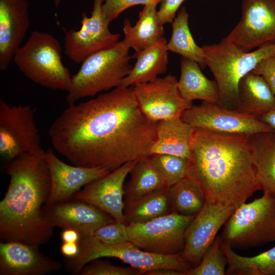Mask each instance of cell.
I'll list each match as a JSON object with an SVG mask.
<instances>
[{
	"label": "cell",
	"mask_w": 275,
	"mask_h": 275,
	"mask_svg": "<svg viewBox=\"0 0 275 275\" xmlns=\"http://www.w3.org/2000/svg\"><path fill=\"white\" fill-rule=\"evenodd\" d=\"M205 63L213 74L219 91L218 104L230 109L238 107V85L262 60L275 52V43L244 52L223 39L202 47Z\"/></svg>",
	"instance_id": "cell-5"
},
{
	"label": "cell",
	"mask_w": 275,
	"mask_h": 275,
	"mask_svg": "<svg viewBox=\"0 0 275 275\" xmlns=\"http://www.w3.org/2000/svg\"><path fill=\"white\" fill-rule=\"evenodd\" d=\"M42 215L53 227L75 230L81 238L92 236L100 227L116 221L96 206L73 199L45 204Z\"/></svg>",
	"instance_id": "cell-16"
},
{
	"label": "cell",
	"mask_w": 275,
	"mask_h": 275,
	"mask_svg": "<svg viewBox=\"0 0 275 275\" xmlns=\"http://www.w3.org/2000/svg\"><path fill=\"white\" fill-rule=\"evenodd\" d=\"M156 4L145 5L139 14L136 24L132 26L128 19L123 22V41L135 52L151 47L163 37V25L157 16Z\"/></svg>",
	"instance_id": "cell-24"
},
{
	"label": "cell",
	"mask_w": 275,
	"mask_h": 275,
	"mask_svg": "<svg viewBox=\"0 0 275 275\" xmlns=\"http://www.w3.org/2000/svg\"><path fill=\"white\" fill-rule=\"evenodd\" d=\"M63 265L41 253L39 246L17 241L0 243V275H45Z\"/></svg>",
	"instance_id": "cell-19"
},
{
	"label": "cell",
	"mask_w": 275,
	"mask_h": 275,
	"mask_svg": "<svg viewBox=\"0 0 275 275\" xmlns=\"http://www.w3.org/2000/svg\"><path fill=\"white\" fill-rule=\"evenodd\" d=\"M249 135L195 130L186 177L198 183L206 201L237 208L261 189Z\"/></svg>",
	"instance_id": "cell-2"
},
{
	"label": "cell",
	"mask_w": 275,
	"mask_h": 275,
	"mask_svg": "<svg viewBox=\"0 0 275 275\" xmlns=\"http://www.w3.org/2000/svg\"><path fill=\"white\" fill-rule=\"evenodd\" d=\"M158 122L143 114L132 86H120L68 105L48 133L53 149L73 165L112 172L150 156Z\"/></svg>",
	"instance_id": "cell-1"
},
{
	"label": "cell",
	"mask_w": 275,
	"mask_h": 275,
	"mask_svg": "<svg viewBox=\"0 0 275 275\" xmlns=\"http://www.w3.org/2000/svg\"><path fill=\"white\" fill-rule=\"evenodd\" d=\"M91 16L81 14V28L78 30L65 31L64 39V53L76 64L81 63L88 56L109 48L119 41L120 34L112 33L109 23L102 11V0H93Z\"/></svg>",
	"instance_id": "cell-14"
},
{
	"label": "cell",
	"mask_w": 275,
	"mask_h": 275,
	"mask_svg": "<svg viewBox=\"0 0 275 275\" xmlns=\"http://www.w3.org/2000/svg\"><path fill=\"white\" fill-rule=\"evenodd\" d=\"M232 248L245 249L275 241V196L267 191L238 207L221 236Z\"/></svg>",
	"instance_id": "cell-8"
},
{
	"label": "cell",
	"mask_w": 275,
	"mask_h": 275,
	"mask_svg": "<svg viewBox=\"0 0 275 275\" xmlns=\"http://www.w3.org/2000/svg\"><path fill=\"white\" fill-rule=\"evenodd\" d=\"M102 11L104 16L110 23L124 11L127 9L138 5L144 6L156 4L161 0H102Z\"/></svg>",
	"instance_id": "cell-36"
},
{
	"label": "cell",
	"mask_w": 275,
	"mask_h": 275,
	"mask_svg": "<svg viewBox=\"0 0 275 275\" xmlns=\"http://www.w3.org/2000/svg\"><path fill=\"white\" fill-rule=\"evenodd\" d=\"M60 251L65 257L68 258H72L78 254L79 246L77 242H63L61 246Z\"/></svg>",
	"instance_id": "cell-39"
},
{
	"label": "cell",
	"mask_w": 275,
	"mask_h": 275,
	"mask_svg": "<svg viewBox=\"0 0 275 275\" xmlns=\"http://www.w3.org/2000/svg\"><path fill=\"white\" fill-rule=\"evenodd\" d=\"M147 275H185L182 272L172 269H159L146 272Z\"/></svg>",
	"instance_id": "cell-42"
},
{
	"label": "cell",
	"mask_w": 275,
	"mask_h": 275,
	"mask_svg": "<svg viewBox=\"0 0 275 275\" xmlns=\"http://www.w3.org/2000/svg\"><path fill=\"white\" fill-rule=\"evenodd\" d=\"M185 0H161L157 16L160 24L173 22L176 12Z\"/></svg>",
	"instance_id": "cell-38"
},
{
	"label": "cell",
	"mask_w": 275,
	"mask_h": 275,
	"mask_svg": "<svg viewBox=\"0 0 275 275\" xmlns=\"http://www.w3.org/2000/svg\"><path fill=\"white\" fill-rule=\"evenodd\" d=\"M221 248L228 261V275H275V246L252 257L236 254L227 243L222 241Z\"/></svg>",
	"instance_id": "cell-29"
},
{
	"label": "cell",
	"mask_w": 275,
	"mask_h": 275,
	"mask_svg": "<svg viewBox=\"0 0 275 275\" xmlns=\"http://www.w3.org/2000/svg\"><path fill=\"white\" fill-rule=\"evenodd\" d=\"M195 129L181 118L158 122L150 156L164 154L189 158Z\"/></svg>",
	"instance_id": "cell-21"
},
{
	"label": "cell",
	"mask_w": 275,
	"mask_h": 275,
	"mask_svg": "<svg viewBox=\"0 0 275 275\" xmlns=\"http://www.w3.org/2000/svg\"><path fill=\"white\" fill-rule=\"evenodd\" d=\"M150 157L168 187L186 176L188 158L164 154H153Z\"/></svg>",
	"instance_id": "cell-33"
},
{
	"label": "cell",
	"mask_w": 275,
	"mask_h": 275,
	"mask_svg": "<svg viewBox=\"0 0 275 275\" xmlns=\"http://www.w3.org/2000/svg\"><path fill=\"white\" fill-rule=\"evenodd\" d=\"M253 72L261 75L275 94V52L260 62Z\"/></svg>",
	"instance_id": "cell-37"
},
{
	"label": "cell",
	"mask_w": 275,
	"mask_h": 275,
	"mask_svg": "<svg viewBox=\"0 0 275 275\" xmlns=\"http://www.w3.org/2000/svg\"><path fill=\"white\" fill-rule=\"evenodd\" d=\"M181 119L195 129L225 133L251 135L274 130L257 116L205 101L193 105Z\"/></svg>",
	"instance_id": "cell-11"
},
{
	"label": "cell",
	"mask_w": 275,
	"mask_h": 275,
	"mask_svg": "<svg viewBox=\"0 0 275 275\" xmlns=\"http://www.w3.org/2000/svg\"><path fill=\"white\" fill-rule=\"evenodd\" d=\"M78 254L68 258V266L75 274L91 261L102 257H114L140 270L142 274L159 269H172L186 275L191 268L180 254L161 255L141 250L130 241L116 244L103 243L92 236L82 238L78 242Z\"/></svg>",
	"instance_id": "cell-7"
},
{
	"label": "cell",
	"mask_w": 275,
	"mask_h": 275,
	"mask_svg": "<svg viewBox=\"0 0 275 275\" xmlns=\"http://www.w3.org/2000/svg\"><path fill=\"white\" fill-rule=\"evenodd\" d=\"M132 87L141 111L153 122L181 118L193 105L182 96L178 80L171 74Z\"/></svg>",
	"instance_id": "cell-13"
},
{
	"label": "cell",
	"mask_w": 275,
	"mask_h": 275,
	"mask_svg": "<svg viewBox=\"0 0 275 275\" xmlns=\"http://www.w3.org/2000/svg\"><path fill=\"white\" fill-rule=\"evenodd\" d=\"M86 265L80 271L81 275H139L141 271L134 267H124L114 265L111 263L94 259Z\"/></svg>",
	"instance_id": "cell-34"
},
{
	"label": "cell",
	"mask_w": 275,
	"mask_h": 275,
	"mask_svg": "<svg viewBox=\"0 0 275 275\" xmlns=\"http://www.w3.org/2000/svg\"><path fill=\"white\" fill-rule=\"evenodd\" d=\"M169 194L173 212L184 215L195 216L206 202L200 186L186 176L169 187Z\"/></svg>",
	"instance_id": "cell-31"
},
{
	"label": "cell",
	"mask_w": 275,
	"mask_h": 275,
	"mask_svg": "<svg viewBox=\"0 0 275 275\" xmlns=\"http://www.w3.org/2000/svg\"><path fill=\"white\" fill-rule=\"evenodd\" d=\"M5 169L10 182L0 202L1 241L46 243L54 227L42 215L51 189L45 151L21 154L7 161Z\"/></svg>",
	"instance_id": "cell-3"
},
{
	"label": "cell",
	"mask_w": 275,
	"mask_h": 275,
	"mask_svg": "<svg viewBox=\"0 0 275 275\" xmlns=\"http://www.w3.org/2000/svg\"><path fill=\"white\" fill-rule=\"evenodd\" d=\"M13 60L19 70L42 87L67 92L71 75L62 61V47L52 35L32 32L25 43L15 53Z\"/></svg>",
	"instance_id": "cell-6"
},
{
	"label": "cell",
	"mask_w": 275,
	"mask_h": 275,
	"mask_svg": "<svg viewBox=\"0 0 275 275\" xmlns=\"http://www.w3.org/2000/svg\"><path fill=\"white\" fill-rule=\"evenodd\" d=\"M221 236L215 237L203 255L200 263L190 268L186 275H225L227 259L221 248Z\"/></svg>",
	"instance_id": "cell-32"
},
{
	"label": "cell",
	"mask_w": 275,
	"mask_h": 275,
	"mask_svg": "<svg viewBox=\"0 0 275 275\" xmlns=\"http://www.w3.org/2000/svg\"><path fill=\"white\" fill-rule=\"evenodd\" d=\"M45 158L51 180L50 194L46 204L71 200L81 187L111 172L99 167L67 164L62 161L50 148L45 151Z\"/></svg>",
	"instance_id": "cell-18"
},
{
	"label": "cell",
	"mask_w": 275,
	"mask_h": 275,
	"mask_svg": "<svg viewBox=\"0 0 275 275\" xmlns=\"http://www.w3.org/2000/svg\"><path fill=\"white\" fill-rule=\"evenodd\" d=\"M167 41L163 37L151 47L135 52L133 59L136 62L130 73L124 79L121 86L128 87L137 84L149 82L166 72L168 64Z\"/></svg>",
	"instance_id": "cell-22"
},
{
	"label": "cell",
	"mask_w": 275,
	"mask_h": 275,
	"mask_svg": "<svg viewBox=\"0 0 275 275\" xmlns=\"http://www.w3.org/2000/svg\"><path fill=\"white\" fill-rule=\"evenodd\" d=\"M188 16L186 8L182 7L172 22V33L167 48L168 51L178 53L203 68L206 66L203 49L196 43L192 36Z\"/></svg>",
	"instance_id": "cell-30"
},
{
	"label": "cell",
	"mask_w": 275,
	"mask_h": 275,
	"mask_svg": "<svg viewBox=\"0 0 275 275\" xmlns=\"http://www.w3.org/2000/svg\"><path fill=\"white\" fill-rule=\"evenodd\" d=\"M258 117L261 121L275 130V106L268 112Z\"/></svg>",
	"instance_id": "cell-41"
},
{
	"label": "cell",
	"mask_w": 275,
	"mask_h": 275,
	"mask_svg": "<svg viewBox=\"0 0 275 275\" xmlns=\"http://www.w3.org/2000/svg\"><path fill=\"white\" fill-rule=\"evenodd\" d=\"M92 236L107 244H116L129 241L127 225L117 221L100 227Z\"/></svg>",
	"instance_id": "cell-35"
},
{
	"label": "cell",
	"mask_w": 275,
	"mask_h": 275,
	"mask_svg": "<svg viewBox=\"0 0 275 275\" xmlns=\"http://www.w3.org/2000/svg\"><path fill=\"white\" fill-rule=\"evenodd\" d=\"M129 50L121 40L86 58L78 71L71 76L66 98L68 105L80 99L121 86L133 67Z\"/></svg>",
	"instance_id": "cell-4"
},
{
	"label": "cell",
	"mask_w": 275,
	"mask_h": 275,
	"mask_svg": "<svg viewBox=\"0 0 275 275\" xmlns=\"http://www.w3.org/2000/svg\"><path fill=\"white\" fill-rule=\"evenodd\" d=\"M225 40L244 52L275 43V0H242V17Z\"/></svg>",
	"instance_id": "cell-12"
},
{
	"label": "cell",
	"mask_w": 275,
	"mask_h": 275,
	"mask_svg": "<svg viewBox=\"0 0 275 275\" xmlns=\"http://www.w3.org/2000/svg\"><path fill=\"white\" fill-rule=\"evenodd\" d=\"M124 185V201L133 200L167 187L166 181L150 156L138 161Z\"/></svg>",
	"instance_id": "cell-27"
},
{
	"label": "cell",
	"mask_w": 275,
	"mask_h": 275,
	"mask_svg": "<svg viewBox=\"0 0 275 275\" xmlns=\"http://www.w3.org/2000/svg\"><path fill=\"white\" fill-rule=\"evenodd\" d=\"M172 212L169 187L133 200L124 201L123 212L127 225L147 222Z\"/></svg>",
	"instance_id": "cell-28"
},
{
	"label": "cell",
	"mask_w": 275,
	"mask_h": 275,
	"mask_svg": "<svg viewBox=\"0 0 275 275\" xmlns=\"http://www.w3.org/2000/svg\"><path fill=\"white\" fill-rule=\"evenodd\" d=\"M236 208L206 201L185 231L184 245L181 256L195 266L214 241L216 235Z\"/></svg>",
	"instance_id": "cell-15"
},
{
	"label": "cell",
	"mask_w": 275,
	"mask_h": 275,
	"mask_svg": "<svg viewBox=\"0 0 275 275\" xmlns=\"http://www.w3.org/2000/svg\"><path fill=\"white\" fill-rule=\"evenodd\" d=\"M35 113L36 109L31 106H10L0 99V155L3 159L8 161L24 153L43 150Z\"/></svg>",
	"instance_id": "cell-9"
},
{
	"label": "cell",
	"mask_w": 275,
	"mask_h": 275,
	"mask_svg": "<svg viewBox=\"0 0 275 275\" xmlns=\"http://www.w3.org/2000/svg\"><path fill=\"white\" fill-rule=\"evenodd\" d=\"M237 111L259 117L275 106V94L260 75L251 71L238 85Z\"/></svg>",
	"instance_id": "cell-23"
},
{
	"label": "cell",
	"mask_w": 275,
	"mask_h": 275,
	"mask_svg": "<svg viewBox=\"0 0 275 275\" xmlns=\"http://www.w3.org/2000/svg\"><path fill=\"white\" fill-rule=\"evenodd\" d=\"M53 2H54V5H55L56 8H58L59 5H60L61 0H53Z\"/></svg>",
	"instance_id": "cell-43"
},
{
	"label": "cell",
	"mask_w": 275,
	"mask_h": 275,
	"mask_svg": "<svg viewBox=\"0 0 275 275\" xmlns=\"http://www.w3.org/2000/svg\"><path fill=\"white\" fill-rule=\"evenodd\" d=\"M195 216L172 212L147 222L128 224L129 241L147 252L166 255L181 254L185 230Z\"/></svg>",
	"instance_id": "cell-10"
},
{
	"label": "cell",
	"mask_w": 275,
	"mask_h": 275,
	"mask_svg": "<svg viewBox=\"0 0 275 275\" xmlns=\"http://www.w3.org/2000/svg\"><path fill=\"white\" fill-rule=\"evenodd\" d=\"M137 161L126 162L105 176L87 184L75 194L72 199L92 204L116 221L125 223L124 183Z\"/></svg>",
	"instance_id": "cell-17"
},
{
	"label": "cell",
	"mask_w": 275,
	"mask_h": 275,
	"mask_svg": "<svg viewBox=\"0 0 275 275\" xmlns=\"http://www.w3.org/2000/svg\"><path fill=\"white\" fill-rule=\"evenodd\" d=\"M180 69L178 88L184 98L192 102L194 100H201L218 103L219 96L216 82L203 74L197 63L182 57Z\"/></svg>",
	"instance_id": "cell-26"
},
{
	"label": "cell",
	"mask_w": 275,
	"mask_h": 275,
	"mask_svg": "<svg viewBox=\"0 0 275 275\" xmlns=\"http://www.w3.org/2000/svg\"><path fill=\"white\" fill-rule=\"evenodd\" d=\"M61 238L63 242L78 243L81 238L78 232L75 230L65 229L62 233Z\"/></svg>",
	"instance_id": "cell-40"
},
{
	"label": "cell",
	"mask_w": 275,
	"mask_h": 275,
	"mask_svg": "<svg viewBox=\"0 0 275 275\" xmlns=\"http://www.w3.org/2000/svg\"><path fill=\"white\" fill-rule=\"evenodd\" d=\"M28 0H0V70L5 71L30 24Z\"/></svg>",
	"instance_id": "cell-20"
},
{
	"label": "cell",
	"mask_w": 275,
	"mask_h": 275,
	"mask_svg": "<svg viewBox=\"0 0 275 275\" xmlns=\"http://www.w3.org/2000/svg\"><path fill=\"white\" fill-rule=\"evenodd\" d=\"M253 162L261 189L275 196V130L249 135Z\"/></svg>",
	"instance_id": "cell-25"
}]
</instances>
